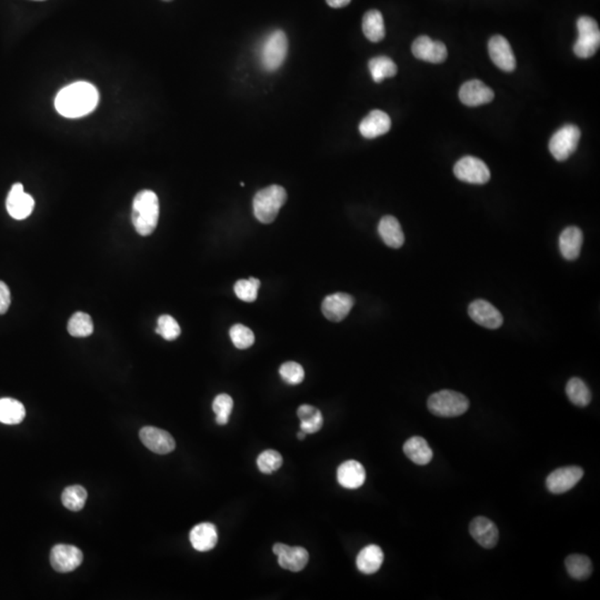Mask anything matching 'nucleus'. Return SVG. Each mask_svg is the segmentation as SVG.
I'll use <instances>...</instances> for the list:
<instances>
[{
	"mask_svg": "<svg viewBox=\"0 0 600 600\" xmlns=\"http://www.w3.org/2000/svg\"><path fill=\"white\" fill-rule=\"evenodd\" d=\"M164 1H172V0H164Z\"/></svg>",
	"mask_w": 600,
	"mask_h": 600,
	"instance_id": "c03bdc74",
	"label": "nucleus"
},
{
	"mask_svg": "<svg viewBox=\"0 0 600 600\" xmlns=\"http://www.w3.org/2000/svg\"><path fill=\"white\" fill-rule=\"evenodd\" d=\"M468 313L476 324L485 328L498 329L504 323V317L500 311L495 306L484 299L472 301L468 307Z\"/></svg>",
	"mask_w": 600,
	"mask_h": 600,
	"instance_id": "f8f14e48",
	"label": "nucleus"
},
{
	"mask_svg": "<svg viewBox=\"0 0 600 600\" xmlns=\"http://www.w3.org/2000/svg\"><path fill=\"white\" fill-rule=\"evenodd\" d=\"M131 220L140 236L152 235L160 220V200L152 191H141L133 198Z\"/></svg>",
	"mask_w": 600,
	"mask_h": 600,
	"instance_id": "f03ea898",
	"label": "nucleus"
},
{
	"mask_svg": "<svg viewBox=\"0 0 600 600\" xmlns=\"http://www.w3.org/2000/svg\"><path fill=\"white\" fill-rule=\"evenodd\" d=\"M392 127V120L386 112L373 110L366 116L359 125V131L365 138L373 139L388 133Z\"/></svg>",
	"mask_w": 600,
	"mask_h": 600,
	"instance_id": "6ab92c4d",
	"label": "nucleus"
},
{
	"mask_svg": "<svg viewBox=\"0 0 600 600\" xmlns=\"http://www.w3.org/2000/svg\"><path fill=\"white\" fill-rule=\"evenodd\" d=\"M100 92L94 85L77 81L61 89L56 96L55 107L66 118H80L94 112Z\"/></svg>",
	"mask_w": 600,
	"mask_h": 600,
	"instance_id": "f257e3e1",
	"label": "nucleus"
},
{
	"mask_svg": "<svg viewBox=\"0 0 600 600\" xmlns=\"http://www.w3.org/2000/svg\"><path fill=\"white\" fill-rule=\"evenodd\" d=\"M454 174L458 179L468 184L484 185L491 179V170L483 160L466 156L455 164Z\"/></svg>",
	"mask_w": 600,
	"mask_h": 600,
	"instance_id": "6e6552de",
	"label": "nucleus"
},
{
	"mask_svg": "<svg viewBox=\"0 0 600 600\" xmlns=\"http://www.w3.org/2000/svg\"><path fill=\"white\" fill-rule=\"evenodd\" d=\"M326 1L332 8H342L349 5L352 0H326Z\"/></svg>",
	"mask_w": 600,
	"mask_h": 600,
	"instance_id": "79ce46f5",
	"label": "nucleus"
},
{
	"mask_svg": "<svg viewBox=\"0 0 600 600\" xmlns=\"http://www.w3.org/2000/svg\"><path fill=\"white\" fill-rule=\"evenodd\" d=\"M80 549L71 545H56L50 553V564L58 572H73L83 563Z\"/></svg>",
	"mask_w": 600,
	"mask_h": 600,
	"instance_id": "9d476101",
	"label": "nucleus"
},
{
	"mask_svg": "<svg viewBox=\"0 0 600 600\" xmlns=\"http://www.w3.org/2000/svg\"><path fill=\"white\" fill-rule=\"evenodd\" d=\"M427 406L429 412L438 417H458L467 412L469 400L460 392L445 389L431 395L427 402Z\"/></svg>",
	"mask_w": 600,
	"mask_h": 600,
	"instance_id": "20e7f679",
	"label": "nucleus"
},
{
	"mask_svg": "<svg viewBox=\"0 0 600 600\" xmlns=\"http://www.w3.org/2000/svg\"><path fill=\"white\" fill-rule=\"evenodd\" d=\"M363 32L367 40L373 42H378L384 40L385 24L384 18L380 11H369L365 13L363 18Z\"/></svg>",
	"mask_w": 600,
	"mask_h": 600,
	"instance_id": "cd10ccee",
	"label": "nucleus"
},
{
	"mask_svg": "<svg viewBox=\"0 0 600 600\" xmlns=\"http://www.w3.org/2000/svg\"><path fill=\"white\" fill-rule=\"evenodd\" d=\"M297 416L300 419V431L307 433H316L324 425V417L318 408L311 404H301L297 410Z\"/></svg>",
	"mask_w": 600,
	"mask_h": 600,
	"instance_id": "bb28decb",
	"label": "nucleus"
},
{
	"mask_svg": "<svg viewBox=\"0 0 600 600\" xmlns=\"http://www.w3.org/2000/svg\"><path fill=\"white\" fill-rule=\"evenodd\" d=\"M11 303V290L4 282H0V315L7 313Z\"/></svg>",
	"mask_w": 600,
	"mask_h": 600,
	"instance_id": "a19ab883",
	"label": "nucleus"
},
{
	"mask_svg": "<svg viewBox=\"0 0 600 600\" xmlns=\"http://www.w3.org/2000/svg\"><path fill=\"white\" fill-rule=\"evenodd\" d=\"M139 437L145 447L155 454L167 455L175 450L176 441L174 437L168 431L157 427L147 426L141 428Z\"/></svg>",
	"mask_w": 600,
	"mask_h": 600,
	"instance_id": "9b49d317",
	"label": "nucleus"
},
{
	"mask_svg": "<svg viewBox=\"0 0 600 600\" xmlns=\"http://www.w3.org/2000/svg\"><path fill=\"white\" fill-rule=\"evenodd\" d=\"M68 332L73 337H88L94 332V324L88 313L77 311L69 319Z\"/></svg>",
	"mask_w": 600,
	"mask_h": 600,
	"instance_id": "72a5a7b5",
	"label": "nucleus"
},
{
	"mask_svg": "<svg viewBox=\"0 0 600 600\" xmlns=\"http://www.w3.org/2000/svg\"><path fill=\"white\" fill-rule=\"evenodd\" d=\"M488 52L493 63L501 71H514L516 68V58L512 46L505 37L493 36L488 42Z\"/></svg>",
	"mask_w": 600,
	"mask_h": 600,
	"instance_id": "dca6fc26",
	"label": "nucleus"
},
{
	"mask_svg": "<svg viewBox=\"0 0 600 600\" xmlns=\"http://www.w3.org/2000/svg\"><path fill=\"white\" fill-rule=\"evenodd\" d=\"M287 200V193L280 185H272L261 189L253 200V215L263 224H272Z\"/></svg>",
	"mask_w": 600,
	"mask_h": 600,
	"instance_id": "7ed1b4c3",
	"label": "nucleus"
},
{
	"mask_svg": "<svg viewBox=\"0 0 600 600\" xmlns=\"http://www.w3.org/2000/svg\"><path fill=\"white\" fill-rule=\"evenodd\" d=\"M278 564L282 568L292 572H301L309 560L308 551L304 547H292L286 545L284 551L278 555Z\"/></svg>",
	"mask_w": 600,
	"mask_h": 600,
	"instance_id": "5701e85b",
	"label": "nucleus"
},
{
	"mask_svg": "<svg viewBox=\"0 0 600 600\" xmlns=\"http://www.w3.org/2000/svg\"><path fill=\"white\" fill-rule=\"evenodd\" d=\"M580 139V131L577 126H564L553 133L549 141V150L555 160L564 162L576 152Z\"/></svg>",
	"mask_w": 600,
	"mask_h": 600,
	"instance_id": "0eeeda50",
	"label": "nucleus"
},
{
	"mask_svg": "<svg viewBox=\"0 0 600 600\" xmlns=\"http://www.w3.org/2000/svg\"><path fill=\"white\" fill-rule=\"evenodd\" d=\"M381 239L390 248H400L404 243V235L400 222L394 216H385L378 224Z\"/></svg>",
	"mask_w": 600,
	"mask_h": 600,
	"instance_id": "b1692460",
	"label": "nucleus"
},
{
	"mask_svg": "<svg viewBox=\"0 0 600 600\" xmlns=\"http://www.w3.org/2000/svg\"><path fill=\"white\" fill-rule=\"evenodd\" d=\"M38 1H40V0H38ZM40 1H42V0H40Z\"/></svg>",
	"mask_w": 600,
	"mask_h": 600,
	"instance_id": "a18cd8bd",
	"label": "nucleus"
},
{
	"mask_svg": "<svg viewBox=\"0 0 600 600\" xmlns=\"http://www.w3.org/2000/svg\"><path fill=\"white\" fill-rule=\"evenodd\" d=\"M337 480L344 488L358 489L365 484V468L357 460H347L338 467Z\"/></svg>",
	"mask_w": 600,
	"mask_h": 600,
	"instance_id": "aec40b11",
	"label": "nucleus"
},
{
	"mask_svg": "<svg viewBox=\"0 0 600 600\" xmlns=\"http://www.w3.org/2000/svg\"><path fill=\"white\" fill-rule=\"evenodd\" d=\"M288 52L287 36L282 30H274L266 37L260 48V63L269 73L278 71Z\"/></svg>",
	"mask_w": 600,
	"mask_h": 600,
	"instance_id": "39448f33",
	"label": "nucleus"
},
{
	"mask_svg": "<svg viewBox=\"0 0 600 600\" xmlns=\"http://www.w3.org/2000/svg\"><path fill=\"white\" fill-rule=\"evenodd\" d=\"M383 563H384V553L377 545L366 546L365 548L361 549L358 553L357 560H356L359 572L366 575L378 572Z\"/></svg>",
	"mask_w": 600,
	"mask_h": 600,
	"instance_id": "393cba45",
	"label": "nucleus"
},
{
	"mask_svg": "<svg viewBox=\"0 0 600 600\" xmlns=\"http://www.w3.org/2000/svg\"><path fill=\"white\" fill-rule=\"evenodd\" d=\"M86 500V489L78 485L69 486L61 495L64 506L71 512H78V510L84 508Z\"/></svg>",
	"mask_w": 600,
	"mask_h": 600,
	"instance_id": "473e14b6",
	"label": "nucleus"
},
{
	"mask_svg": "<svg viewBox=\"0 0 600 600\" xmlns=\"http://www.w3.org/2000/svg\"><path fill=\"white\" fill-rule=\"evenodd\" d=\"M191 546L197 551H212L218 543V532L216 526L210 522H201L191 529L189 535Z\"/></svg>",
	"mask_w": 600,
	"mask_h": 600,
	"instance_id": "412c9836",
	"label": "nucleus"
},
{
	"mask_svg": "<svg viewBox=\"0 0 600 600\" xmlns=\"http://www.w3.org/2000/svg\"><path fill=\"white\" fill-rule=\"evenodd\" d=\"M584 235L580 228L567 227L559 236V251L567 260L578 258L582 251Z\"/></svg>",
	"mask_w": 600,
	"mask_h": 600,
	"instance_id": "4be33fe9",
	"label": "nucleus"
},
{
	"mask_svg": "<svg viewBox=\"0 0 600 600\" xmlns=\"http://www.w3.org/2000/svg\"><path fill=\"white\" fill-rule=\"evenodd\" d=\"M229 336L232 344H235V347L238 349H247L255 342V335L253 330L244 325H234L230 328Z\"/></svg>",
	"mask_w": 600,
	"mask_h": 600,
	"instance_id": "e433bc0d",
	"label": "nucleus"
},
{
	"mask_svg": "<svg viewBox=\"0 0 600 600\" xmlns=\"http://www.w3.org/2000/svg\"><path fill=\"white\" fill-rule=\"evenodd\" d=\"M257 466L263 474H272L282 466V457L272 449L265 450L257 458Z\"/></svg>",
	"mask_w": 600,
	"mask_h": 600,
	"instance_id": "4c0bfd02",
	"label": "nucleus"
},
{
	"mask_svg": "<svg viewBox=\"0 0 600 600\" xmlns=\"http://www.w3.org/2000/svg\"><path fill=\"white\" fill-rule=\"evenodd\" d=\"M26 409L24 404L13 398L0 400V423L6 425H17L24 420Z\"/></svg>",
	"mask_w": 600,
	"mask_h": 600,
	"instance_id": "c85d7f7f",
	"label": "nucleus"
},
{
	"mask_svg": "<svg viewBox=\"0 0 600 600\" xmlns=\"http://www.w3.org/2000/svg\"><path fill=\"white\" fill-rule=\"evenodd\" d=\"M6 207L8 214L15 220H26L34 210L35 200L30 195L25 193L24 186L15 184L9 191Z\"/></svg>",
	"mask_w": 600,
	"mask_h": 600,
	"instance_id": "ddd939ff",
	"label": "nucleus"
},
{
	"mask_svg": "<svg viewBox=\"0 0 600 600\" xmlns=\"http://www.w3.org/2000/svg\"><path fill=\"white\" fill-rule=\"evenodd\" d=\"M412 55L420 60L431 64L444 63L447 58V48L441 42H433L429 37H418L412 42Z\"/></svg>",
	"mask_w": 600,
	"mask_h": 600,
	"instance_id": "2eb2a0df",
	"label": "nucleus"
},
{
	"mask_svg": "<svg viewBox=\"0 0 600 600\" xmlns=\"http://www.w3.org/2000/svg\"><path fill=\"white\" fill-rule=\"evenodd\" d=\"M280 377L284 383L289 385H298L303 383L305 378V371L303 366L295 361H288L282 364L280 368Z\"/></svg>",
	"mask_w": 600,
	"mask_h": 600,
	"instance_id": "ea45409f",
	"label": "nucleus"
},
{
	"mask_svg": "<svg viewBox=\"0 0 600 600\" xmlns=\"http://www.w3.org/2000/svg\"><path fill=\"white\" fill-rule=\"evenodd\" d=\"M566 394L569 400L578 407H586L592 402V392L587 385L580 378L570 379L566 385Z\"/></svg>",
	"mask_w": 600,
	"mask_h": 600,
	"instance_id": "2f4dec72",
	"label": "nucleus"
},
{
	"mask_svg": "<svg viewBox=\"0 0 600 600\" xmlns=\"http://www.w3.org/2000/svg\"><path fill=\"white\" fill-rule=\"evenodd\" d=\"M469 532L472 537L484 548H493L498 543V528L486 517H476L475 520L470 522Z\"/></svg>",
	"mask_w": 600,
	"mask_h": 600,
	"instance_id": "f3484780",
	"label": "nucleus"
},
{
	"mask_svg": "<svg viewBox=\"0 0 600 600\" xmlns=\"http://www.w3.org/2000/svg\"><path fill=\"white\" fill-rule=\"evenodd\" d=\"M368 68L373 81L377 84H380L384 79L392 78L398 71L396 64L390 58L385 57V56L369 60Z\"/></svg>",
	"mask_w": 600,
	"mask_h": 600,
	"instance_id": "7c9ffc66",
	"label": "nucleus"
},
{
	"mask_svg": "<svg viewBox=\"0 0 600 600\" xmlns=\"http://www.w3.org/2000/svg\"><path fill=\"white\" fill-rule=\"evenodd\" d=\"M578 40L574 52L578 57L590 58L595 55L600 44V30L597 21L592 17L582 16L577 20Z\"/></svg>",
	"mask_w": 600,
	"mask_h": 600,
	"instance_id": "423d86ee",
	"label": "nucleus"
},
{
	"mask_svg": "<svg viewBox=\"0 0 600 600\" xmlns=\"http://www.w3.org/2000/svg\"><path fill=\"white\" fill-rule=\"evenodd\" d=\"M493 89L486 86L483 81L470 80L464 83L460 90V98L462 104L469 107H477L480 104L493 102Z\"/></svg>",
	"mask_w": 600,
	"mask_h": 600,
	"instance_id": "a211bd4d",
	"label": "nucleus"
},
{
	"mask_svg": "<svg viewBox=\"0 0 600 600\" xmlns=\"http://www.w3.org/2000/svg\"><path fill=\"white\" fill-rule=\"evenodd\" d=\"M259 287H260V280L251 277L249 280H238L234 290L240 300L246 303H253L257 299Z\"/></svg>",
	"mask_w": 600,
	"mask_h": 600,
	"instance_id": "f704fd0d",
	"label": "nucleus"
},
{
	"mask_svg": "<svg viewBox=\"0 0 600 600\" xmlns=\"http://www.w3.org/2000/svg\"><path fill=\"white\" fill-rule=\"evenodd\" d=\"M565 565H566L569 576L576 580H588L592 572V561L584 555H578V553L570 555L567 557Z\"/></svg>",
	"mask_w": 600,
	"mask_h": 600,
	"instance_id": "c756f323",
	"label": "nucleus"
},
{
	"mask_svg": "<svg viewBox=\"0 0 600 600\" xmlns=\"http://www.w3.org/2000/svg\"><path fill=\"white\" fill-rule=\"evenodd\" d=\"M234 408V400L227 394H220L212 402V410L216 414V423L220 426L227 425L230 414Z\"/></svg>",
	"mask_w": 600,
	"mask_h": 600,
	"instance_id": "c9c22d12",
	"label": "nucleus"
},
{
	"mask_svg": "<svg viewBox=\"0 0 600 600\" xmlns=\"http://www.w3.org/2000/svg\"><path fill=\"white\" fill-rule=\"evenodd\" d=\"M306 436H307V433H304L303 431H300L299 433H297V438L299 439V440H304V439L306 438Z\"/></svg>",
	"mask_w": 600,
	"mask_h": 600,
	"instance_id": "37998d69",
	"label": "nucleus"
},
{
	"mask_svg": "<svg viewBox=\"0 0 600 600\" xmlns=\"http://www.w3.org/2000/svg\"><path fill=\"white\" fill-rule=\"evenodd\" d=\"M404 452L412 462L420 466L429 464L433 460V450L426 439L420 436L408 439L404 445Z\"/></svg>",
	"mask_w": 600,
	"mask_h": 600,
	"instance_id": "a878e982",
	"label": "nucleus"
},
{
	"mask_svg": "<svg viewBox=\"0 0 600 600\" xmlns=\"http://www.w3.org/2000/svg\"><path fill=\"white\" fill-rule=\"evenodd\" d=\"M355 305V299L346 292H336L327 296L321 305V311L328 320L340 323L348 316Z\"/></svg>",
	"mask_w": 600,
	"mask_h": 600,
	"instance_id": "4468645a",
	"label": "nucleus"
},
{
	"mask_svg": "<svg viewBox=\"0 0 600 600\" xmlns=\"http://www.w3.org/2000/svg\"><path fill=\"white\" fill-rule=\"evenodd\" d=\"M156 332L166 340H175L179 337L180 330L179 325L174 317L169 315H162L157 321Z\"/></svg>",
	"mask_w": 600,
	"mask_h": 600,
	"instance_id": "58836bf2",
	"label": "nucleus"
},
{
	"mask_svg": "<svg viewBox=\"0 0 600 600\" xmlns=\"http://www.w3.org/2000/svg\"><path fill=\"white\" fill-rule=\"evenodd\" d=\"M584 476V470L578 466L558 468L549 474L546 486L551 493H564L574 488Z\"/></svg>",
	"mask_w": 600,
	"mask_h": 600,
	"instance_id": "1a4fd4ad",
	"label": "nucleus"
}]
</instances>
